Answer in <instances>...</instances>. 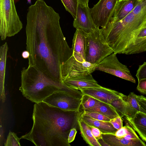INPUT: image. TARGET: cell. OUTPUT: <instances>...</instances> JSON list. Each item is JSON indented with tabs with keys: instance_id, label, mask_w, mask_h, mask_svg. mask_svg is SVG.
<instances>
[{
	"instance_id": "7",
	"label": "cell",
	"mask_w": 146,
	"mask_h": 146,
	"mask_svg": "<svg viewBox=\"0 0 146 146\" xmlns=\"http://www.w3.org/2000/svg\"><path fill=\"white\" fill-rule=\"evenodd\" d=\"M117 54L113 52L98 64L96 70L104 72L135 83V79L132 76L127 67L118 60Z\"/></svg>"
},
{
	"instance_id": "2",
	"label": "cell",
	"mask_w": 146,
	"mask_h": 146,
	"mask_svg": "<svg viewBox=\"0 0 146 146\" xmlns=\"http://www.w3.org/2000/svg\"><path fill=\"white\" fill-rule=\"evenodd\" d=\"M83 112L63 110L42 102L35 103L32 127L21 137L36 146H70L69 133L72 128L78 127V120Z\"/></svg>"
},
{
	"instance_id": "27",
	"label": "cell",
	"mask_w": 146,
	"mask_h": 146,
	"mask_svg": "<svg viewBox=\"0 0 146 146\" xmlns=\"http://www.w3.org/2000/svg\"><path fill=\"white\" fill-rule=\"evenodd\" d=\"M66 10L71 14L74 19L76 16L79 0H61Z\"/></svg>"
},
{
	"instance_id": "20",
	"label": "cell",
	"mask_w": 146,
	"mask_h": 146,
	"mask_svg": "<svg viewBox=\"0 0 146 146\" xmlns=\"http://www.w3.org/2000/svg\"><path fill=\"white\" fill-rule=\"evenodd\" d=\"M126 104L125 117L132 118L138 112L143 113L137 100V95L131 92L128 96L124 97Z\"/></svg>"
},
{
	"instance_id": "37",
	"label": "cell",
	"mask_w": 146,
	"mask_h": 146,
	"mask_svg": "<svg viewBox=\"0 0 146 146\" xmlns=\"http://www.w3.org/2000/svg\"><path fill=\"white\" fill-rule=\"evenodd\" d=\"M101 146H110V145L106 142L103 138L98 140Z\"/></svg>"
},
{
	"instance_id": "22",
	"label": "cell",
	"mask_w": 146,
	"mask_h": 146,
	"mask_svg": "<svg viewBox=\"0 0 146 146\" xmlns=\"http://www.w3.org/2000/svg\"><path fill=\"white\" fill-rule=\"evenodd\" d=\"M84 111L97 112L110 119L119 116L116 110L111 105L100 101L94 107Z\"/></svg>"
},
{
	"instance_id": "10",
	"label": "cell",
	"mask_w": 146,
	"mask_h": 146,
	"mask_svg": "<svg viewBox=\"0 0 146 146\" xmlns=\"http://www.w3.org/2000/svg\"><path fill=\"white\" fill-rule=\"evenodd\" d=\"M73 27L87 33H89L97 27L92 18L91 9L88 6L79 2L76 18L73 23Z\"/></svg>"
},
{
	"instance_id": "39",
	"label": "cell",
	"mask_w": 146,
	"mask_h": 146,
	"mask_svg": "<svg viewBox=\"0 0 146 146\" xmlns=\"http://www.w3.org/2000/svg\"><path fill=\"white\" fill-rule=\"evenodd\" d=\"M28 3L29 4H31V0H27Z\"/></svg>"
},
{
	"instance_id": "13",
	"label": "cell",
	"mask_w": 146,
	"mask_h": 146,
	"mask_svg": "<svg viewBox=\"0 0 146 146\" xmlns=\"http://www.w3.org/2000/svg\"><path fill=\"white\" fill-rule=\"evenodd\" d=\"M87 33L79 29H76L72 40L71 48L75 60L80 62L85 60L86 37Z\"/></svg>"
},
{
	"instance_id": "26",
	"label": "cell",
	"mask_w": 146,
	"mask_h": 146,
	"mask_svg": "<svg viewBox=\"0 0 146 146\" xmlns=\"http://www.w3.org/2000/svg\"><path fill=\"white\" fill-rule=\"evenodd\" d=\"M82 94L81 107L83 111L94 107L99 101L88 95Z\"/></svg>"
},
{
	"instance_id": "18",
	"label": "cell",
	"mask_w": 146,
	"mask_h": 146,
	"mask_svg": "<svg viewBox=\"0 0 146 146\" xmlns=\"http://www.w3.org/2000/svg\"><path fill=\"white\" fill-rule=\"evenodd\" d=\"M80 118L88 125L99 129L102 133L115 134L117 130L113 127L110 122L96 120L84 115L82 113Z\"/></svg>"
},
{
	"instance_id": "30",
	"label": "cell",
	"mask_w": 146,
	"mask_h": 146,
	"mask_svg": "<svg viewBox=\"0 0 146 146\" xmlns=\"http://www.w3.org/2000/svg\"><path fill=\"white\" fill-rule=\"evenodd\" d=\"M136 76L138 81L142 79L146 78V62L139 66Z\"/></svg>"
},
{
	"instance_id": "32",
	"label": "cell",
	"mask_w": 146,
	"mask_h": 146,
	"mask_svg": "<svg viewBox=\"0 0 146 146\" xmlns=\"http://www.w3.org/2000/svg\"><path fill=\"white\" fill-rule=\"evenodd\" d=\"M137 89L141 93L146 95V78L138 81Z\"/></svg>"
},
{
	"instance_id": "12",
	"label": "cell",
	"mask_w": 146,
	"mask_h": 146,
	"mask_svg": "<svg viewBox=\"0 0 146 146\" xmlns=\"http://www.w3.org/2000/svg\"><path fill=\"white\" fill-rule=\"evenodd\" d=\"M63 83L69 87L78 90L102 87L94 79L91 74L67 78L64 80Z\"/></svg>"
},
{
	"instance_id": "36",
	"label": "cell",
	"mask_w": 146,
	"mask_h": 146,
	"mask_svg": "<svg viewBox=\"0 0 146 146\" xmlns=\"http://www.w3.org/2000/svg\"><path fill=\"white\" fill-rule=\"evenodd\" d=\"M22 56L24 59L28 58L30 56L29 52L27 50L23 51L22 53Z\"/></svg>"
},
{
	"instance_id": "11",
	"label": "cell",
	"mask_w": 146,
	"mask_h": 146,
	"mask_svg": "<svg viewBox=\"0 0 146 146\" xmlns=\"http://www.w3.org/2000/svg\"><path fill=\"white\" fill-rule=\"evenodd\" d=\"M82 94L90 96L97 100L109 104L112 101L125 95L117 91L103 87L80 89Z\"/></svg>"
},
{
	"instance_id": "6",
	"label": "cell",
	"mask_w": 146,
	"mask_h": 146,
	"mask_svg": "<svg viewBox=\"0 0 146 146\" xmlns=\"http://www.w3.org/2000/svg\"><path fill=\"white\" fill-rule=\"evenodd\" d=\"M1 40L13 36L22 29L23 24L17 13L14 0H0Z\"/></svg>"
},
{
	"instance_id": "24",
	"label": "cell",
	"mask_w": 146,
	"mask_h": 146,
	"mask_svg": "<svg viewBox=\"0 0 146 146\" xmlns=\"http://www.w3.org/2000/svg\"><path fill=\"white\" fill-rule=\"evenodd\" d=\"M114 135L118 138H124L127 139L132 140L140 138L135 132V130L129 124H126L117 130Z\"/></svg>"
},
{
	"instance_id": "16",
	"label": "cell",
	"mask_w": 146,
	"mask_h": 146,
	"mask_svg": "<svg viewBox=\"0 0 146 146\" xmlns=\"http://www.w3.org/2000/svg\"><path fill=\"white\" fill-rule=\"evenodd\" d=\"M103 139L108 144L112 146H146L145 143L140 139L128 140L118 138L114 134L102 133Z\"/></svg>"
},
{
	"instance_id": "8",
	"label": "cell",
	"mask_w": 146,
	"mask_h": 146,
	"mask_svg": "<svg viewBox=\"0 0 146 146\" xmlns=\"http://www.w3.org/2000/svg\"><path fill=\"white\" fill-rule=\"evenodd\" d=\"M119 0H100L90 9L93 20L97 27L104 28L112 19Z\"/></svg>"
},
{
	"instance_id": "29",
	"label": "cell",
	"mask_w": 146,
	"mask_h": 146,
	"mask_svg": "<svg viewBox=\"0 0 146 146\" xmlns=\"http://www.w3.org/2000/svg\"><path fill=\"white\" fill-rule=\"evenodd\" d=\"M82 114L98 120L110 122L111 119L106 116L96 112L83 111Z\"/></svg>"
},
{
	"instance_id": "23",
	"label": "cell",
	"mask_w": 146,
	"mask_h": 146,
	"mask_svg": "<svg viewBox=\"0 0 146 146\" xmlns=\"http://www.w3.org/2000/svg\"><path fill=\"white\" fill-rule=\"evenodd\" d=\"M126 49L140 51L146 50V23Z\"/></svg>"
},
{
	"instance_id": "19",
	"label": "cell",
	"mask_w": 146,
	"mask_h": 146,
	"mask_svg": "<svg viewBox=\"0 0 146 146\" xmlns=\"http://www.w3.org/2000/svg\"><path fill=\"white\" fill-rule=\"evenodd\" d=\"M97 65L86 61L81 63L75 60L67 78L92 74L96 70Z\"/></svg>"
},
{
	"instance_id": "28",
	"label": "cell",
	"mask_w": 146,
	"mask_h": 146,
	"mask_svg": "<svg viewBox=\"0 0 146 146\" xmlns=\"http://www.w3.org/2000/svg\"><path fill=\"white\" fill-rule=\"evenodd\" d=\"M21 137H18L16 134L10 131L7 139L4 143L5 146H20V140Z\"/></svg>"
},
{
	"instance_id": "35",
	"label": "cell",
	"mask_w": 146,
	"mask_h": 146,
	"mask_svg": "<svg viewBox=\"0 0 146 146\" xmlns=\"http://www.w3.org/2000/svg\"><path fill=\"white\" fill-rule=\"evenodd\" d=\"M77 133V129L76 128H73L70 130L68 137V141L69 143L74 141Z\"/></svg>"
},
{
	"instance_id": "15",
	"label": "cell",
	"mask_w": 146,
	"mask_h": 146,
	"mask_svg": "<svg viewBox=\"0 0 146 146\" xmlns=\"http://www.w3.org/2000/svg\"><path fill=\"white\" fill-rule=\"evenodd\" d=\"M129 125L146 142V114L138 112L132 118L125 117Z\"/></svg>"
},
{
	"instance_id": "3",
	"label": "cell",
	"mask_w": 146,
	"mask_h": 146,
	"mask_svg": "<svg viewBox=\"0 0 146 146\" xmlns=\"http://www.w3.org/2000/svg\"><path fill=\"white\" fill-rule=\"evenodd\" d=\"M21 85L19 90L23 96L31 102L38 103L58 90L66 91L72 96L81 98L79 90L69 87L48 77L36 67L28 65L21 71Z\"/></svg>"
},
{
	"instance_id": "17",
	"label": "cell",
	"mask_w": 146,
	"mask_h": 146,
	"mask_svg": "<svg viewBox=\"0 0 146 146\" xmlns=\"http://www.w3.org/2000/svg\"><path fill=\"white\" fill-rule=\"evenodd\" d=\"M8 47L7 42L5 43L0 47V98L2 102H5V68Z\"/></svg>"
},
{
	"instance_id": "25",
	"label": "cell",
	"mask_w": 146,
	"mask_h": 146,
	"mask_svg": "<svg viewBox=\"0 0 146 146\" xmlns=\"http://www.w3.org/2000/svg\"><path fill=\"white\" fill-rule=\"evenodd\" d=\"M124 96L111 102L110 104L116 110L121 118L125 116L126 113V104Z\"/></svg>"
},
{
	"instance_id": "33",
	"label": "cell",
	"mask_w": 146,
	"mask_h": 146,
	"mask_svg": "<svg viewBox=\"0 0 146 146\" xmlns=\"http://www.w3.org/2000/svg\"><path fill=\"white\" fill-rule=\"evenodd\" d=\"M137 100L143 113L146 114V98L143 96L137 95Z\"/></svg>"
},
{
	"instance_id": "14",
	"label": "cell",
	"mask_w": 146,
	"mask_h": 146,
	"mask_svg": "<svg viewBox=\"0 0 146 146\" xmlns=\"http://www.w3.org/2000/svg\"><path fill=\"white\" fill-rule=\"evenodd\" d=\"M139 1L138 0H119L110 21H118L124 19L133 11Z\"/></svg>"
},
{
	"instance_id": "1",
	"label": "cell",
	"mask_w": 146,
	"mask_h": 146,
	"mask_svg": "<svg viewBox=\"0 0 146 146\" xmlns=\"http://www.w3.org/2000/svg\"><path fill=\"white\" fill-rule=\"evenodd\" d=\"M60 16L44 0L28 8L26 27L28 64L48 77L64 84L75 60L60 24Z\"/></svg>"
},
{
	"instance_id": "9",
	"label": "cell",
	"mask_w": 146,
	"mask_h": 146,
	"mask_svg": "<svg viewBox=\"0 0 146 146\" xmlns=\"http://www.w3.org/2000/svg\"><path fill=\"white\" fill-rule=\"evenodd\" d=\"M42 102L63 110H77L80 109L82 98L74 96L66 91L58 90L46 97Z\"/></svg>"
},
{
	"instance_id": "4",
	"label": "cell",
	"mask_w": 146,
	"mask_h": 146,
	"mask_svg": "<svg viewBox=\"0 0 146 146\" xmlns=\"http://www.w3.org/2000/svg\"><path fill=\"white\" fill-rule=\"evenodd\" d=\"M146 23V11L135 15L132 11L119 21H110L101 29L108 44L117 54H123Z\"/></svg>"
},
{
	"instance_id": "5",
	"label": "cell",
	"mask_w": 146,
	"mask_h": 146,
	"mask_svg": "<svg viewBox=\"0 0 146 146\" xmlns=\"http://www.w3.org/2000/svg\"><path fill=\"white\" fill-rule=\"evenodd\" d=\"M113 52L106 42L101 29L97 27L91 32L87 33L85 61L98 64Z\"/></svg>"
},
{
	"instance_id": "38",
	"label": "cell",
	"mask_w": 146,
	"mask_h": 146,
	"mask_svg": "<svg viewBox=\"0 0 146 146\" xmlns=\"http://www.w3.org/2000/svg\"><path fill=\"white\" fill-rule=\"evenodd\" d=\"M89 0H79V2L82 4L87 6H88V3Z\"/></svg>"
},
{
	"instance_id": "40",
	"label": "cell",
	"mask_w": 146,
	"mask_h": 146,
	"mask_svg": "<svg viewBox=\"0 0 146 146\" xmlns=\"http://www.w3.org/2000/svg\"><path fill=\"white\" fill-rule=\"evenodd\" d=\"M138 0L139 1H140V0Z\"/></svg>"
},
{
	"instance_id": "21",
	"label": "cell",
	"mask_w": 146,
	"mask_h": 146,
	"mask_svg": "<svg viewBox=\"0 0 146 146\" xmlns=\"http://www.w3.org/2000/svg\"><path fill=\"white\" fill-rule=\"evenodd\" d=\"M78 125L81 136L87 144L90 146H101L94 136L88 124L80 117L78 120Z\"/></svg>"
},
{
	"instance_id": "34",
	"label": "cell",
	"mask_w": 146,
	"mask_h": 146,
	"mask_svg": "<svg viewBox=\"0 0 146 146\" xmlns=\"http://www.w3.org/2000/svg\"><path fill=\"white\" fill-rule=\"evenodd\" d=\"M88 125L91 129L94 136L97 140L102 138V133L99 129L95 127L88 124Z\"/></svg>"
},
{
	"instance_id": "31",
	"label": "cell",
	"mask_w": 146,
	"mask_h": 146,
	"mask_svg": "<svg viewBox=\"0 0 146 146\" xmlns=\"http://www.w3.org/2000/svg\"><path fill=\"white\" fill-rule=\"evenodd\" d=\"M110 122L113 127L117 130L120 129L123 127L122 120L121 118L119 116L111 119Z\"/></svg>"
}]
</instances>
